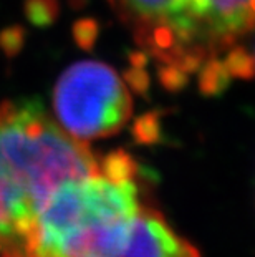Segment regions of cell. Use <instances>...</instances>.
<instances>
[{
  "label": "cell",
  "mask_w": 255,
  "mask_h": 257,
  "mask_svg": "<svg viewBox=\"0 0 255 257\" xmlns=\"http://www.w3.org/2000/svg\"><path fill=\"white\" fill-rule=\"evenodd\" d=\"M88 145L70 136L37 98L0 103V257H24L53 191L98 166Z\"/></svg>",
  "instance_id": "obj_1"
},
{
  "label": "cell",
  "mask_w": 255,
  "mask_h": 257,
  "mask_svg": "<svg viewBox=\"0 0 255 257\" xmlns=\"http://www.w3.org/2000/svg\"><path fill=\"white\" fill-rule=\"evenodd\" d=\"M146 204L139 168L126 151L53 191L42 207L24 257H106L128 237Z\"/></svg>",
  "instance_id": "obj_2"
},
{
  "label": "cell",
  "mask_w": 255,
  "mask_h": 257,
  "mask_svg": "<svg viewBox=\"0 0 255 257\" xmlns=\"http://www.w3.org/2000/svg\"><path fill=\"white\" fill-rule=\"evenodd\" d=\"M172 85L255 30V0H108Z\"/></svg>",
  "instance_id": "obj_3"
},
{
  "label": "cell",
  "mask_w": 255,
  "mask_h": 257,
  "mask_svg": "<svg viewBox=\"0 0 255 257\" xmlns=\"http://www.w3.org/2000/svg\"><path fill=\"white\" fill-rule=\"evenodd\" d=\"M57 123L81 143L108 138L133 114V98L116 70L101 62L73 63L53 90Z\"/></svg>",
  "instance_id": "obj_4"
},
{
  "label": "cell",
  "mask_w": 255,
  "mask_h": 257,
  "mask_svg": "<svg viewBox=\"0 0 255 257\" xmlns=\"http://www.w3.org/2000/svg\"><path fill=\"white\" fill-rule=\"evenodd\" d=\"M106 257H200L187 239L148 204L138 214L128 237Z\"/></svg>",
  "instance_id": "obj_5"
},
{
  "label": "cell",
  "mask_w": 255,
  "mask_h": 257,
  "mask_svg": "<svg viewBox=\"0 0 255 257\" xmlns=\"http://www.w3.org/2000/svg\"><path fill=\"white\" fill-rule=\"evenodd\" d=\"M25 14L32 24L47 25L55 17V0H27Z\"/></svg>",
  "instance_id": "obj_6"
},
{
  "label": "cell",
  "mask_w": 255,
  "mask_h": 257,
  "mask_svg": "<svg viewBox=\"0 0 255 257\" xmlns=\"http://www.w3.org/2000/svg\"><path fill=\"white\" fill-rule=\"evenodd\" d=\"M24 30L20 27H9L0 32V50L7 57H14L24 45Z\"/></svg>",
  "instance_id": "obj_7"
},
{
  "label": "cell",
  "mask_w": 255,
  "mask_h": 257,
  "mask_svg": "<svg viewBox=\"0 0 255 257\" xmlns=\"http://www.w3.org/2000/svg\"><path fill=\"white\" fill-rule=\"evenodd\" d=\"M252 65H253V68H255V55H253V60H252Z\"/></svg>",
  "instance_id": "obj_8"
}]
</instances>
